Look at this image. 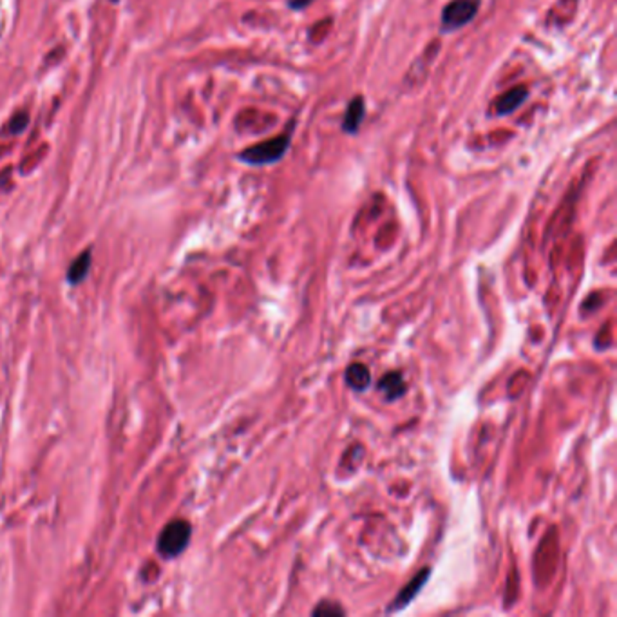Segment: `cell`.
Returning a JSON list of instances; mask_svg holds the SVG:
<instances>
[{"label": "cell", "mask_w": 617, "mask_h": 617, "mask_svg": "<svg viewBox=\"0 0 617 617\" xmlns=\"http://www.w3.org/2000/svg\"><path fill=\"white\" fill-rule=\"evenodd\" d=\"M291 133L281 134L277 138L266 140L263 143L248 147L247 150L239 154V160H243L248 165H268V163L279 162L281 157L286 154L288 147H290Z\"/></svg>", "instance_id": "cell-1"}, {"label": "cell", "mask_w": 617, "mask_h": 617, "mask_svg": "<svg viewBox=\"0 0 617 617\" xmlns=\"http://www.w3.org/2000/svg\"><path fill=\"white\" fill-rule=\"evenodd\" d=\"M190 539V525L185 519H174L157 538V551L165 558H174L185 551Z\"/></svg>", "instance_id": "cell-2"}, {"label": "cell", "mask_w": 617, "mask_h": 617, "mask_svg": "<svg viewBox=\"0 0 617 617\" xmlns=\"http://www.w3.org/2000/svg\"><path fill=\"white\" fill-rule=\"evenodd\" d=\"M482 0H451L442 9V31L451 33L464 28L476 16Z\"/></svg>", "instance_id": "cell-3"}, {"label": "cell", "mask_w": 617, "mask_h": 617, "mask_svg": "<svg viewBox=\"0 0 617 617\" xmlns=\"http://www.w3.org/2000/svg\"><path fill=\"white\" fill-rule=\"evenodd\" d=\"M529 98V90L525 87H512L511 90L504 93L494 103L496 114L499 116H507V114L514 113L525 100Z\"/></svg>", "instance_id": "cell-4"}, {"label": "cell", "mask_w": 617, "mask_h": 617, "mask_svg": "<svg viewBox=\"0 0 617 617\" xmlns=\"http://www.w3.org/2000/svg\"><path fill=\"white\" fill-rule=\"evenodd\" d=\"M365 116V105L364 98L362 96H355L353 100L348 105L346 114H344V120H342V129L348 134H355L362 125V120Z\"/></svg>", "instance_id": "cell-5"}, {"label": "cell", "mask_w": 617, "mask_h": 617, "mask_svg": "<svg viewBox=\"0 0 617 617\" xmlns=\"http://www.w3.org/2000/svg\"><path fill=\"white\" fill-rule=\"evenodd\" d=\"M378 390H380L382 395H385L388 400H395V398H398L400 395H404L405 384L404 380H402V375L390 373L382 377L380 382H378Z\"/></svg>", "instance_id": "cell-6"}, {"label": "cell", "mask_w": 617, "mask_h": 617, "mask_svg": "<svg viewBox=\"0 0 617 617\" xmlns=\"http://www.w3.org/2000/svg\"><path fill=\"white\" fill-rule=\"evenodd\" d=\"M427 574H429V570H422L420 574H418L417 578L413 579V581L409 583V585L405 586V589L402 590L400 593H398V598L393 601V606H391V610L402 608V606L408 605V603L413 599L415 593L418 592V589H420V586L425 583V579H427Z\"/></svg>", "instance_id": "cell-7"}, {"label": "cell", "mask_w": 617, "mask_h": 617, "mask_svg": "<svg viewBox=\"0 0 617 617\" xmlns=\"http://www.w3.org/2000/svg\"><path fill=\"white\" fill-rule=\"evenodd\" d=\"M346 380L353 390L364 391L370 385V371L364 364H351L346 371Z\"/></svg>", "instance_id": "cell-8"}, {"label": "cell", "mask_w": 617, "mask_h": 617, "mask_svg": "<svg viewBox=\"0 0 617 617\" xmlns=\"http://www.w3.org/2000/svg\"><path fill=\"white\" fill-rule=\"evenodd\" d=\"M89 266H90V252H83L82 256L71 264L69 271H67V279H69V283L71 284L82 283V281L87 277Z\"/></svg>", "instance_id": "cell-9"}, {"label": "cell", "mask_w": 617, "mask_h": 617, "mask_svg": "<svg viewBox=\"0 0 617 617\" xmlns=\"http://www.w3.org/2000/svg\"><path fill=\"white\" fill-rule=\"evenodd\" d=\"M321 612H335V613H344V610L338 608V606H335V608H331L330 605H321L318 608H315V613H321Z\"/></svg>", "instance_id": "cell-10"}, {"label": "cell", "mask_w": 617, "mask_h": 617, "mask_svg": "<svg viewBox=\"0 0 617 617\" xmlns=\"http://www.w3.org/2000/svg\"><path fill=\"white\" fill-rule=\"evenodd\" d=\"M310 2H313V0H291V8L294 9H303V8H306L308 4H310Z\"/></svg>", "instance_id": "cell-11"}]
</instances>
